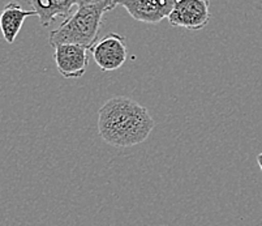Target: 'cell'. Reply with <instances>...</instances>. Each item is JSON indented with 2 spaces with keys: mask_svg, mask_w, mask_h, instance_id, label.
Here are the masks:
<instances>
[{
  "mask_svg": "<svg viewBox=\"0 0 262 226\" xmlns=\"http://www.w3.org/2000/svg\"><path fill=\"white\" fill-rule=\"evenodd\" d=\"M98 134L115 148H132L144 142L156 127L146 108L129 97L107 99L98 111Z\"/></svg>",
  "mask_w": 262,
  "mask_h": 226,
  "instance_id": "cell-1",
  "label": "cell"
},
{
  "mask_svg": "<svg viewBox=\"0 0 262 226\" xmlns=\"http://www.w3.org/2000/svg\"><path fill=\"white\" fill-rule=\"evenodd\" d=\"M114 8V3L78 7L72 15L64 18L63 23L56 29L50 32L49 44L52 47L58 45L73 44L90 50L98 39L103 16Z\"/></svg>",
  "mask_w": 262,
  "mask_h": 226,
  "instance_id": "cell-2",
  "label": "cell"
},
{
  "mask_svg": "<svg viewBox=\"0 0 262 226\" xmlns=\"http://www.w3.org/2000/svg\"><path fill=\"white\" fill-rule=\"evenodd\" d=\"M90 52L95 64L104 72L119 70L128 59V49L124 37L115 32L108 33L95 42Z\"/></svg>",
  "mask_w": 262,
  "mask_h": 226,
  "instance_id": "cell-3",
  "label": "cell"
},
{
  "mask_svg": "<svg viewBox=\"0 0 262 226\" xmlns=\"http://www.w3.org/2000/svg\"><path fill=\"white\" fill-rule=\"evenodd\" d=\"M209 2L205 0H176L168 15V23L172 26L188 30H201L210 21Z\"/></svg>",
  "mask_w": 262,
  "mask_h": 226,
  "instance_id": "cell-4",
  "label": "cell"
},
{
  "mask_svg": "<svg viewBox=\"0 0 262 226\" xmlns=\"http://www.w3.org/2000/svg\"><path fill=\"white\" fill-rule=\"evenodd\" d=\"M176 0H115V7H123L136 21L156 25L167 18Z\"/></svg>",
  "mask_w": 262,
  "mask_h": 226,
  "instance_id": "cell-5",
  "label": "cell"
},
{
  "mask_svg": "<svg viewBox=\"0 0 262 226\" xmlns=\"http://www.w3.org/2000/svg\"><path fill=\"white\" fill-rule=\"evenodd\" d=\"M54 61L64 78H80L89 66L88 49L73 44L58 45L54 47Z\"/></svg>",
  "mask_w": 262,
  "mask_h": 226,
  "instance_id": "cell-6",
  "label": "cell"
},
{
  "mask_svg": "<svg viewBox=\"0 0 262 226\" xmlns=\"http://www.w3.org/2000/svg\"><path fill=\"white\" fill-rule=\"evenodd\" d=\"M32 16H37L35 11L24 9L16 2H9L8 4H6L0 13V32L3 34L4 41L9 45L13 44L25 20Z\"/></svg>",
  "mask_w": 262,
  "mask_h": 226,
  "instance_id": "cell-7",
  "label": "cell"
},
{
  "mask_svg": "<svg viewBox=\"0 0 262 226\" xmlns=\"http://www.w3.org/2000/svg\"><path fill=\"white\" fill-rule=\"evenodd\" d=\"M33 11H35L39 24L45 28L51 25L56 18H67L77 6L76 0H29Z\"/></svg>",
  "mask_w": 262,
  "mask_h": 226,
  "instance_id": "cell-8",
  "label": "cell"
},
{
  "mask_svg": "<svg viewBox=\"0 0 262 226\" xmlns=\"http://www.w3.org/2000/svg\"><path fill=\"white\" fill-rule=\"evenodd\" d=\"M76 2H77V7L94 6V4H101V3H114L115 4V0H76Z\"/></svg>",
  "mask_w": 262,
  "mask_h": 226,
  "instance_id": "cell-9",
  "label": "cell"
},
{
  "mask_svg": "<svg viewBox=\"0 0 262 226\" xmlns=\"http://www.w3.org/2000/svg\"><path fill=\"white\" fill-rule=\"evenodd\" d=\"M257 163H258L259 169H261V171H262V153H259L258 156H257Z\"/></svg>",
  "mask_w": 262,
  "mask_h": 226,
  "instance_id": "cell-10",
  "label": "cell"
},
{
  "mask_svg": "<svg viewBox=\"0 0 262 226\" xmlns=\"http://www.w3.org/2000/svg\"><path fill=\"white\" fill-rule=\"evenodd\" d=\"M205 2H209V0H205Z\"/></svg>",
  "mask_w": 262,
  "mask_h": 226,
  "instance_id": "cell-11",
  "label": "cell"
}]
</instances>
